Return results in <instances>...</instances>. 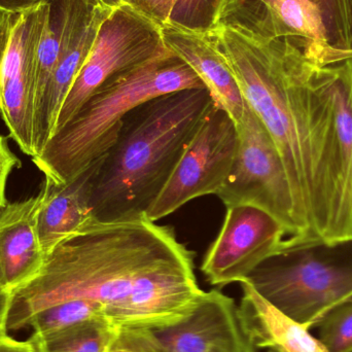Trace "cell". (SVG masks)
<instances>
[{
    "instance_id": "4fadbf2b",
    "label": "cell",
    "mask_w": 352,
    "mask_h": 352,
    "mask_svg": "<svg viewBox=\"0 0 352 352\" xmlns=\"http://www.w3.org/2000/svg\"><path fill=\"white\" fill-rule=\"evenodd\" d=\"M109 10L101 6L98 0L93 2L64 43L43 94L35 104L33 118L34 157L43 153L47 142L53 138L62 105L92 50L99 26Z\"/></svg>"
},
{
    "instance_id": "4316f807",
    "label": "cell",
    "mask_w": 352,
    "mask_h": 352,
    "mask_svg": "<svg viewBox=\"0 0 352 352\" xmlns=\"http://www.w3.org/2000/svg\"><path fill=\"white\" fill-rule=\"evenodd\" d=\"M346 27L347 45H349V61L352 65V0H343Z\"/></svg>"
},
{
    "instance_id": "7402d4cb",
    "label": "cell",
    "mask_w": 352,
    "mask_h": 352,
    "mask_svg": "<svg viewBox=\"0 0 352 352\" xmlns=\"http://www.w3.org/2000/svg\"><path fill=\"white\" fill-rule=\"evenodd\" d=\"M105 352H165L151 329L124 327Z\"/></svg>"
},
{
    "instance_id": "44dd1931",
    "label": "cell",
    "mask_w": 352,
    "mask_h": 352,
    "mask_svg": "<svg viewBox=\"0 0 352 352\" xmlns=\"http://www.w3.org/2000/svg\"><path fill=\"white\" fill-rule=\"evenodd\" d=\"M318 327V339L328 352H352V298L331 309Z\"/></svg>"
},
{
    "instance_id": "9c48e42d",
    "label": "cell",
    "mask_w": 352,
    "mask_h": 352,
    "mask_svg": "<svg viewBox=\"0 0 352 352\" xmlns=\"http://www.w3.org/2000/svg\"><path fill=\"white\" fill-rule=\"evenodd\" d=\"M47 16L45 1L0 14V116L10 138L32 158L37 59Z\"/></svg>"
},
{
    "instance_id": "484cf974",
    "label": "cell",
    "mask_w": 352,
    "mask_h": 352,
    "mask_svg": "<svg viewBox=\"0 0 352 352\" xmlns=\"http://www.w3.org/2000/svg\"><path fill=\"white\" fill-rule=\"evenodd\" d=\"M10 294L0 285V337L8 335L6 316L10 307Z\"/></svg>"
},
{
    "instance_id": "8992f818",
    "label": "cell",
    "mask_w": 352,
    "mask_h": 352,
    "mask_svg": "<svg viewBox=\"0 0 352 352\" xmlns=\"http://www.w3.org/2000/svg\"><path fill=\"white\" fill-rule=\"evenodd\" d=\"M219 24L258 38L295 39L322 65L349 60L343 0H227Z\"/></svg>"
},
{
    "instance_id": "30bf717a",
    "label": "cell",
    "mask_w": 352,
    "mask_h": 352,
    "mask_svg": "<svg viewBox=\"0 0 352 352\" xmlns=\"http://www.w3.org/2000/svg\"><path fill=\"white\" fill-rule=\"evenodd\" d=\"M237 144V126L213 104L146 212L148 219L157 223L194 199L217 195L231 170Z\"/></svg>"
},
{
    "instance_id": "52a82bcc",
    "label": "cell",
    "mask_w": 352,
    "mask_h": 352,
    "mask_svg": "<svg viewBox=\"0 0 352 352\" xmlns=\"http://www.w3.org/2000/svg\"><path fill=\"white\" fill-rule=\"evenodd\" d=\"M231 170L217 192L225 206L252 205L283 223L291 236H305L285 163L274 140L256 113L244 109Z\"/></svg>"
},
{
    "instance_id": "f1b7e54d",
    "label": "cell",
    "mask_w": 352,
    "mask_h": 352,
    "mask_svg": "<svg viewBox=\"0 0 352 352\" xmlns=\"http://www.w3.org/2000/svg\"><path fill=\"white\" fill-rule=\"evenodd\" d=\"M99 3L104 8L113 10L121 6H129L138 8V0H98Z\"/></svg>"
},
{
    "instance_id": "7a4b0ae2",
    "label": "cell",
    "mask_w": 352,
    "mask_h": 352,
    "mask_svg": "<svg viewBox=\"0 0 352 352\" xmlns=\"http://www.w3.org/2000/svg\"><path fill=\"white\" fill-rule=\"evenodd\" d=\"M208 36L278 148L304 237H344L332 64L320 65L295 39L258 38L221 24Z\"/></svg>"
},
{
    "instance_id": "9a60e30c",
    "label": "cell",
    "mask_w": 352,
    "mask_h": 352,
    "mask_svg": "<svg viewBox=\"0 0 352 352\" xmlns=\"http://www.w3.org/2000/svg\"><path fill=\"white\" fill-rule=\"evenodd\" d=\"M161 31L167 49L196 72L214 104L227 111L237 126L246 102L229 63L210 37L169 25H162Z\"/></svg>"
},
{
    "instance_id": "5bb4252c",
    "label": "cell",
    "mask_w": 352,
    "mask_h": 352,
    "mask_svg": "<svg viewBox=\"0 0 352 352\" xmlns=\"http://www.w3.org/2000/svg\"><path fill=\"white\" fill-rule=\"evenodd\" d=\"M43 199L41 190L0 212V285L10 294L34 278L45 263L36 229Z\"/></svg>"
},
{
    "instance_id": "83f0119b",
    "label": "cell",
    "mask_w": 352,
    "mask_h": 352,
    "mask_svg": "<svg viewBox=\"0 0 352 352\" xmlns=\"http://www.w3.org/2000/svg\"><path fill=\"white\" fill-rule=\"evenodd\" d=\"M159 0H138V10L148 18H154Z\"/></svg>"
},
{
    "instance_id": "3957f363",
    "label": "cell",
    "mask_w": 352,
    "mask_h": 352,
    "mask_svg": "<svg viewBox=\"0 0 352 352\" xmlns=\"http://www.w3.org/2000/svg\"><path fill=\"white\" fill-rule=\"evenodd\" d=\"M206 88L151 99L127 113L93 184L97 221L146 215L213 107Z\"/></svg>"
},
{
    "instance_id": "7c38bea8",
    "label": "cell",
    "mask_w": 352,
    "mask_h": 352,
    "mask_svg": "<svg viewBox=\"0 0 352 352\" xmlns=\"http://www.w3.org/2000/svg\"><path fill=\"white\" fill-rule=\"evenodd\" d=\"M165 352H256L239 306L217 289L204 292L190 314L152 330Z\"/></svg>"
},
{
    "instance_id": "277c9868",
    "label": "cell",
    "mask_w": 352,
    "mask_h": 352,
    "mask_svg": "<svg viewBox=\"0 0 352 352\" xmlns=\"http://www.w3.org/2000/svg\"><path fill=\"white\" fill-rule=\"evenodd\" d=\"M205 88L178 56L166 53L109 78L32 158L45 178L72 182L117 142L124 118L138 105L176 91Z\"/></svg>"
},
{
    "instance_id": "ba28073f",
    "label": "cell",
    "mask_w": 352,
    "mask_h": 352,
    "mask_svg": "<svg viewBox=\"0 0 352 352\" xmlns=\"http://www.w3.org/2000/svg\"><path fill=\"white\" fill-rule=\"evenodd\" d=\"M167 51L161 26L153 19L133 6L109 10L99 26L92 50L62 105L55 133L109 78Z\"/></svg>"
},
{
    "instance_id": "603a6c76",
    "label": "cell",
    "mask_w": 352,
    "mask_h": 352,
    "mask_svg": "<svg viewBox=\"0 0 352 352\" xmlns=\"http://www.w3.org/2000/svg\"><path fill=\"white\" fill-rule=\"evenodd\" d=\"M20 167V160L10 150L8 140L0 134V212L8 204L6 200V184L8 177L14 168Z\"/></svg>"
},
{
    "instance_id": "6da1fadb",
    "label": "cell",
    "mask_w": 352,
    "mask_h": 352,
    "mask_svg": "<svg viewBox=\"0 0 352 352\" xmlns=\"http://www.w3.org/2000/svg\"><path fill=\"white\" fill-rule=\"evenodd\" d=\"M204 291L194 252L175 230L146 215L92 221L60 242L36 276L10 294L6 330H20L41 310L86 300L119 328H163L190 314Z\"/></svg>"
},
{
    "instance_id": "e0dca14e",
    "label": "cell",
    "mask_w": 352,
    "mask_h": 352,
    "mask_svg": "<svg viewBox=\"0 0 352 352\" xmlns=\"http://www.w3.org/2000/svg\"><path fill=\"white\" fill-rule=\"evenodd\" d=\"M239 314L256 349L269 352H328L309 330L300 326L263 299L250 283L241 281Z\"/></svg>"
},
{
    "instance_id": "ffe728a7",
    "label": "cell",
    "mask_w": 352,
    "mask_h": 352,
    "mask_svg": "<svg viewBox=\"0 0 352 352\" xmlns=\"http://www.w3.org/2000/svg\"><path fill=\"white\" fill-rule=\"evenodd\" d=\"M99 316L107 318L102 306L86 300H72L41 310L29 320L28 326L34 331L33 334H47Z\"/></svg>"
},
{
    "instance_id": "5b68a950",
    "label": "cell",
    "mask_w": 352,
    "mask_h": 352,
    "mask_svg": "<svg viewBox=\"0 0 352 352\" xmlns=\"http://www.w3.org/2000/svg\"><path fill=\"white\" fill-rule=\"evenodd\" d=\"M243 281L307 330L352 298V235L291 236Z\"/></svg>"
},
{
    "instance_id": "cb8c5ba5",
    "label": "cell",
    "mask_w": 352,
    "mask_h": 352,
    "mask_svg": "<svg viewBox=\"0 0 352 352\" xmlns=\"http://www.w3.org/2000/svg\"><path fill=\"white\" fill-rule=\"evenodd\" d=\"M43 1L45 0H0V14L25 12Z\"/></svg>"
},
{
    "instance_id": "d4e9b609",
    "label": "cell",
    "mask_w": 352,
    "mask_h": 352,
    "mask_svg": "<svg viewBox=\"0 0 352 352\" xmlns=\"http://www.w3.org/2000/svg\"><path fill=\"white\" fill-rule=\"evenodd\" d=\"M0 352H35L30 341H18L8 335L0 337Z\"/></svg>"
},
{
    "instance_id": "2e32d148",
    "label": "cell",
    "mask_w": 352,
    "mask_h": 352,
    "mask_svg": "<svg viewBox=\"0 0 352 352\" xmlns=\"http://www.w3.org/2000/svg\"><path fill=\"white\" fill-rule=\"evenodd\" d=\"M105 155L67 184H56L45 177L43 203L36 221L37 235L45 256L68 236L95 221L91 212V196Z\"/></svg>"
},
{
    "instance_id": "ac0fdd59",
    "label": "cell",
    "mask_w": 352,
    "mask_h": 352,
    "mask_svg": "<svg viewBox=\"0 0 352 352\" xmlns=\"http://www.w3.org/2000/svg\"><path fill=\"white\" fill-rule=\"evenodd\" d=\"M119 329L99 316L55 332L32 334L29 341L35 352H105Z\"/></svg>"
},
{
    "instance_id": "8fae6325",
    "label": "cell",
    "mask_w": 352,
    "mask_h": 352,
    "mask_svg": "<svg viewBox=\"0 0 352 352\" xmlns=\"http://www.w3.org/2000/svg\"><path fill=\"white\" fill-rule=\"evenodd\" d=\"M287 234L280 221L258 207H228L221 231L207 250L201 270L212 285L241 283L277 250Z\"/></svg>"
},
{
    "instance_id": "d6986e66",
    "label": "cell",
    "mask_w": 352,
    "mask_h": 352,
    "mask_svg": "<svg viewBox=\"0 0 352 352\" xmlns=\"http://www.w3.org/2000/svg\"><path fill=\"white\" fill-rule=\"evenodd\" d=\"M227 0H159L153 20L182 30L208 35L221 21Z\"/></svg>"
}]
</instances>
